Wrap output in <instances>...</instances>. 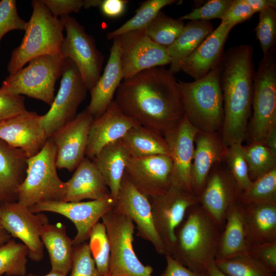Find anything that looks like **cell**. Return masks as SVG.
<instances>
[{
    "instance_id": "1",
    "label": "cell",
    "mask_w": 276,
    "mask_h": 276,
    "mask_svg": "<svg viewBox=\"0 0 276 276\" xmlns=\"http://www.w3.org/2000/svg\"><path fill=\"white\" fill-rule=\"evenodd\" d=\"M114 100L139 124L163 136L185 116L178 81L163 66L145 70L123 79Z\"/></svg>"
},
{
    "instance_id": "2",
    "label": "cell",
    "mask_w": 276,
    "mask_h": 276,
    "mask_svg": "<svg viewBox=\"0 0 276 276\" xmlns=\"http://www.w3.org/2000/svg\"><path fill=\"white\" fill-rule=\"evenodd\" d=\"M253 48H230L218 64L224 110L222 140L228 147L242 144L246 136L252 106L255 75Z\"/></svg>"
},
{
    "instance_id": "3",
    "label": "cell",
    "mask_w": 276,
    "mask_h": 276,
    "mask_svg": "<svg viewBox=\"0 0 276 276\" xmlns=\"http://www.w3.org/2000/svg\"><path fill=\"white\" fill-rule=\"evenodd\" d=\"M221 231L198 202L188 210L176 229L175 242L170 255L190 270L208 274V268L215 259Z\"/></svg>"
},
{
    "instance_id": "4",
    "label": "cell",
    "mask_w": 276,
    "mask_h": 276,
    "mask_svg": "<svg viewBox=\"0 0 276 276\" xmlns=\"http://www.w3.org/2000/svg\"><path fill=\"white\" fill-rule=\"evenodd\" d=\"M178 85L185 114L190 122L199 130L218 132L224 119L218 65L201 79L179 80Z\"/></svg>"
},
{
    "instance_id": "5",
    "label": "cell",
    "mask_w": 276,
    "mask_h": 276,
    "mask_svg": "<svg viewBox=\"0 0 276 276\" xmlns=\"http://www.w3.org/2000/svg\"><path fill=\"white\" fill-rule=\"evenodd\" d=\"M33 12L22 41L12 51L7 70L10 74L23 67L32 59L45 55H61L64 27L41 0L32 1Z\"/></svg>"
},
{
    "instance_id": "6",
    "label": "cell",
    "mask_w": 276,
    "mask_h": 276,
    "mask_svg": "<svg viewBox=\"0 0 276 276\" xmlns=\"http://www.w3.org/2000/svg\"><path fill=\"white\" fill-rule=\"evenodd\" d=\"M57 149L48 139L36 155L27 159L26 177L20 186L17 202L30 208L37 203L62 200L65 182L59 177L56 167Z\"/></svg>"
},
{
    "instance_id": "7",
    "label": "cell",
    "mask_w": 276,
    "mask_h": 276,
    "mask_svg": "<svg viewBox=\"0 0 276 276\" xmlns=\"http://www.w3.org/2000/svg\"><path fill=\"white\" fill-rule=\"evenodd\" d=\"M64 58L61 55L36 57L27 66L10 74L3 81L0 92L26 95L51 106L57 80L61 76Z\"/></svg>"
},
{
    "instance_id": "8",
    "label": "cell",
    "mask_w": 276,
    "mask_h": 276,
    "mask_svg": "<svg viewBox=\"0 0 276 276\" xmlns=\"http://www.w3.org/2000/svg\"><path fill=\"white\" fill-rule=\"evenodd\" d=\"M275 50L264 55L254 78L252 114L248 129L250 143H264L276 128Z\"/></svg>"
},
{
    "instance_id": "9",
    "label": "cell",
    "mask_w": 276,
    "mask_h": 276,
    "mask_svg": "<svg viewBox=\"0 0 276 276\" xmlns=\"http://www.w3.org/2000/svg\"><path fill=\"white\" fill-rule=\"evenodd\" d=\"M101 220L108 235L110 246L109 274L112 276H152L153 269L145 265L133 249L135 226L127 216L113 210Z\"/></svg>"
},
{
    "instance_id": "10",
    "label": "cell",
    "mask_w": 276,
    "mask_h": 276,
    "mask_svg": "<svg viewBox=\"0 0 276 276\" xmlns=\"http://www.w3.org/2000/svg\"><path fill=\"white\" fill-rule=\"evenodd\" d=\"M60 17L66 33L61 43L60 54L75 63L90 91L101 76L104 57L97 49L93 36L74 17L69 15Z\"/></svg>"
},
{
    "instance_id": "11",
    "label": "cell",
    "mask_w": 276,
    "mask_h": 276,
    "mask_svg": "<svg viewBox=\"0 0 276 276\" xmlns=\"http://www.w3.org/2000/svg\"><path fill=\"white\" fill-rule=\"evenodd\" d=\"M58 93L49 110L41 116L40 122L48 139L77 116L79 105L88 90L75 63L64 59Z\"/></svg>"
},
{
    "instance_id": "12",
    "label": "cell",
    "mask_w": 276,
    "mask_h": 276,
    "mask_svg": "<svg viewBox=\"0 0 276 276\" xmlns=\"http://www.w3.org/2000/svg\"><path fill=\"white\" fill-rule=\"evenodd\" d=\"M113 210L129 217L135 225L137 235L150 242L157 254L168 253L155 227L149 198L136 188L125 172Z\"/></svg>"
},
{
    "instance_id": "13",
    "label": "cell",
    "mask_w": 276,
    "mask_h": 276,
    "mask_svg": "<svg viewBox=\"0 0 276 276\" xmlns=\"http://www.w3.org/2000/svg\"><path fill=\"white\" fill-rule=\"evenodd\" d=\"M49 223L45 214L34 213L17 201L1 203L0 223L12 237L19 239L27 246L28 257L33 261L39 262L43 258L40 234Z\"/></svg>"
},
{
    "instance_id": "14",
    "label": "cell",
    "mask_w": 276,
    "mask_h": 276,
    "mask_svg": "<svg viewBox=\"0 0 276 276\" xmlns=\"http://www.w3.org/2000/svg\"><path fill=\"white\" fill-rule=\"evenodd\" d=\"M156 230L170 254L175 240V232L188 210L198 202L194 194L171 185L165 194L149 199Z\"/></svg>"
},
{
    "instance_id": "15",
    "label": "cell",
    "mask_w": 276,
    "mask_h": 276,
    "mask_svg": "<svg viewBox=\"0 0 276 276\" xmlns=\"http://www.w3.org/2000/svg\"><path fill=\"white\" fill-rule=\"evenodd\" d=\"M124 79L152 67L170 64L166 47L153 42L145 29L118 36Z\"/></svg>"
},
{
    "instance_id": "16",
    "label": "cell",
    "mask_w": 276,
    "mask_h": 276,
    "mask_svg": "<svg viewBox=\"0 0 276 276\" xmlns=\"http://www.w3.org/2000/svg\"><path fill=\"white\" fill-rule=\"evenodd\" d=\"M114 203V201L110 196L102 200L85 202L45 201L29 208L34 213L53 212L70 219L77 230L73 239V245L76 246L88 240L93 227L105 214L112 209Z\"/></svg>"
},
{
    "instance_id": "17",
    "label": "cell",
    "mask_w": 276,
    "mask_h": 276,
    "mask_svg": "<svg viewBox=\"0 0 276 276\" xmlns=\"http://www.w3.org/2000/svg\"><path fill=\"white\" fill-rule=\"evenodd\" d=\"M173 163L170 156H130L125 172L136 188L148 198L165 194L172 185Z\"/></svg>"
},
{
    "instance_id": "18",
    "label": "cell",
    "mask_w": 276,
    "mask_h": 276,
    "mask_svg": "<svg viewBox=\"0 0 276 276\" xmlns=\"http://www.w3.org/2000/svg\"><path fill=\"white\" fill-rule=\"evenodd\" d=\"M94 119L85 109L49 138L56 147L57 169L72 172L84 158L89 130Z\"/></svg>"
},
{
    "instance_id": "19",
    "label": "cell",
    "mask_w": 276,
    "mask_h": 276,
    "mask_svg": "<svg viewBox=\"0 0 276 276\" xmlns=\"http://www.w3.org/2000/svg\"><path fill=\"white\" fill-rule=\"evenodd\" d=\"M220 164L211 170L198 202L222 229L227 212L238 201L240 192L227 168Z\"/></svg>"
},
{
    "instance_id": "20",
    "label": "cell",
    "mask_w": 276,
    "mask_h": 276,
    "mask_svg": "<svg viewBox=\"0 0 276 276\" xmlns=\"http://www.w3.org/2000/svg\"><path fill=\"white\" fill-rule=\"evenodd\" d=\"M199 131L185 114L180 122L164 136L173 163L172 185L193 193L191 169L195 138Z\"/></svg>"
},
{
    "instance_id": "21",
    "label": "cell",
    "mask_w": 276,
    "mask_h": 276,
    "mask_svg": "<svg viewBox=\"0 0 276 276\" xmlns=\"http://www.w3.org/2000/svg\"><path fill=\"white\" fill-rule=\"evenodd\" d=\"M36 112L26 111L0 123V139L21 149L27 157L36 155L46 144L48 137Z\"/></svg>"
},
{
    "instance_id": "22",
    "label": "cell",
    "mask_w": 276,
    "mask_h": 276,
    "mask_svg": "<svg viewBox=\"0 0 276 276\" xmlns=\"http://www.w3.org/2000/svg\"><path fill=\"white\" fill-rule=\"evenodd\" d=\"M137 125L140 124L125 114L113 100L106 111L91 123L85 155L91 160L104 146L122 139Z\"/></svg>"
},
{
    "instance_id": "23",
    "label": "cell",
    "mask_w": 276,
    "mask_h": 276,
    "mask_svg": "<svg viewBox=\"0 0 276 276\" xmlns=\"http://www.w3.org/2000/svg\"><path fill=\"white\" fill-rule=\"evenodd\" d=\"M191 169V187L198 197L202 192L209 174L216 164L225 159L227 147L218 132L199 130L196 135Z\"/></svg>"
},
{
    "instance_id": "24",
    "label": "cell",
    "mask_w": 276,
    "mask_h": 276,
    "mask_svg": "<svg viewBox=\"0 0 276 276\" xmlns=\"http://www.w3.org/2000/svg\"><path fill=\"white\" fill-rule=\"evenodd\" d=\"M235 26L221 22L198 48L183 61L181 70L194 80L204 77L220 62L226 40Z\"/></svg>"
},
{
    "instance_id": "25",
    "label": "cell",
    "mask_w": 276,
    "mask_h": 276,
    "mask_svg": "<svg viewBox=\"0 0 276 276\" xmlns=\"http://www.w3.org/2000/svg\"><path fill=\"white\" fill-rule=\"evenodd\" d=\"M113 39L109 57L95 86L90 90V101L86 108L94 119L101 116L113 100L114 94L124 79L118 37Z\"/></svg>"
},
{
    "instance_id": "26",
    "label": "cell",
    "mask_w": 276,
    "mask_h": 276,
    "mask_svg": "<svg viewBox=\"0 0 276 276\" xmlns=\"http://www.w3.org/2000/svg\"><path fill=\"white\" fill-rule=\"evenodd\" d=\"M111 196L101 174L91 159L84 157L65 182L62 201L79 202L83 199L102 200Z\"/></svg>"
},
{
    "instance_id": "27",
    "label": "cell",
    "mask_w": 276,
    "mask_h": 276,
    "mask_svg": "<svg viewBox=\"0 0 276 276\" xmlns=\"http://www.w3.org/2000/svg\"><path fill=\"white\" fill-rule=\"evenodd\" d=\"M28 157L20 149L0 139V203L17 201L19 188L24 180Z\"/></svg>"
},
{
    "instance_id": "28",
    "label": "cell",
    "mask_w": 276,
    "mask_h": 276,
    "mask_svg": "<svg viewBox=\"0 0 276 276\" xmlns=\"http://www.w3.org/2000/svg\"><path fill=\"white\" fill-rule=\"evenodd\" d=\"M240 205L248 247L276 241V203Z\"/></svg>"
},
{
    "instance_id": "29",
    "label": "cell",
    "mask_w": 276,
    "mask_h": 276,
    "mask_svg": "<svg viewBox=\"0 0 276 276\" xmlns=\"http://www.w3.org/2000/svg\"><path fill=\"white\" fill-rule=\"evenodd\" d=\"M130 156L121 139L104 146L91 159L103 176L114 201Z\"/></svg>"
},
{
    "instance_id": "30",
    "label": "cell",
    "mask_w": 276,
    "mask_h": 276,
    "mask_svg": "<svg viewBox=\"0 0 276 276\" xmlns=\"http://www.w3.org/2000/svg\"><path fill=\"white\" fill-rule=\"evenodd\" d=\"M40 237L49 253L51 271L67 275L72 267L74 245L65 226L60 222L49 223L43 227Z\"/></svg>"
},
{
    "instance_id": "31",
    "label": "cell",
    "mask_w": 276,
    "mask_h": 276,
    "mask_svg": "<svg viewBox=\"0 0 276 276\" xmlns=\"http://www.w3.org/2000/svg\"><path fill=\"white\" fill-rule=\"evenodd\" d=\"M243 226L241 207L237 201L229 208L222 229L215 260H223L247 254L248 250Z\"/></svg>"
},
{
    "instance_id": "32",
    "label": "cell",
    "mask_w": 276,
    "mask_h": 276,
    "mask_svg": "<svg viewBox=\"0 0 276 276\" xmlns=\"http://www.w3.org/2000/svg\"><path fill=\"white\" fill-rule=\"evenodd\" d=\"M209 21H190L179 36L166 47L171 58L169 71L174 75L181 71L183 61L193 53L213 31Z\"/></svg>"
},
{
    "instance_id": "33",
    "label": "cell",
    "mask_w": 276,
    "mask_h": 276,
    "mask_svg": "<svg viewBox=\"0 0 276 276\" xmlns=\"http://www.w3.org/2000/svg\"><path fill=\"white\" fill-rule=\"evenodd\" d=\"M122 140L130 156L164 155L170 157L165 137L152 129L137 125L129 129Z\"/></svg>"
},
{
    "instance_id": "34",
    "label": "cell",
    "mask_w": 276,
    "mask_h": 276,
    "mask_svg": "<svg viewBox=\"0 0 276 276\" xmlns=\"http://www.w3.org/2000/svg\"><path fill=\"white\" fill-rule=\"evenodd\" d=\"M238 201L244 205L276 203V167L252 181Z\"/></svg>"
},
{
    "instance_id": "35",
    "label": "cell",
    "mask_w": 276,
    "mask_h": 276,
    "mask_svg": "<svg viewBox=\"0 0 276 276\" xmlns=\"http://www.w3.org/2000/svg\"><path fill=\"white\" fill-rule=\"evenodd\" d=\"M174 0H148L135 11V15L118 29L107 34L108 39L130 31L145 29L164 7L173 4Z\"/></svg>"
},
{
    "instance_id": "36",
    "label": "cell",
    "mask_w": 276,
    "mask_h": 276,
    "mask_svg": "<svg viewBox=\"0 0 276 276\" xmlns=\"http://www.w3.org/2000/svg\"><path fill=\"white\" fill-rule=\"evenodd\" d=\"M29 250L23 243L11 239L0 247V275L26 274Z\"/></svg>"
},
{
    "instance_id": "37",
    "label": "cell",
    "mask_w": 276,
    "mask_h": 276,
    "mask_svg": "<svg viewBox=\"0 0 276 276\" xmlns=\"http://www.w3.org/2000/svg\"><path fill=\"white\" fill-rule=\"evenodd\" d=\"M185 26L183 20L180 18H173L160 11L145 31L153 42L167 47L177 38Z\"/></svg>"
},
{
    "instance_id": "38",
    "label": "cell",
    "mask_w": 276,
    "mask_h": 276,
    "mask_svg": "<svg viewBox=\"0 0 276 276\" xmlns=\"http://www.w3.org/2000/svg\"><path fill=\"white\" fill-rule=\"evenodd\" d=\"M243 150L251 181L276 167V154L264 143H250Z\"/></svg>"
},
{
    "instance_id": "39",
    "label": "cell",
    "mask_w": 276,
    "mask_h": 276,
    "mask_svg": "<svg viewBox=\"0 0 276 276\" xmlns=\"http://www.w3.org/2000/svg\"><path fill=\"white\" fill-rule=\"evenodd\" d=\"M215 261L218 268L227 276H271L275 273L247 254Z\"/></svg>"
},
{
    "instance_id": "40",
    "label": "cell",
    "mask_w": 276,
    "mask_h": 276,
    "mask_svg": "<svg viewBox=\"0 0 276 276\" xmlns=\"http://www.w3.org/2000/svg\"><path fill=\"white\" fill-rule=\"evenodd\" d=\"M88 243L96 267L102 276L109 274L110 246L107 231L103 222H98L91 229Z\"/></svg>"
},
{
    "instance_id": "41",
    "label": "cell",
    "mask_w": 276,
    "mask_h": 276,
    "mask_svg": "<svg viewBox=\"0 0 276 276\" xmlns=\"http://www.w3.org/2000/svg\"><path fill=\"white\" fill-rule=\"evenodd\" d=\"M227 169L234 179L240 193L251 183L242 144H234L227 147L225 159Z\"/></svg>"
},
{
    "instance_id": "42",
    "label": "cell",
    "mask_w": 276,
    "mask_h": 276,
    "mask_svg": "<svg viewBox=\"0 0 276 276\" xmlns=\"http://www.w3.org/2000/svg\"><path fill=\"white\" fill-rule=\"evenodd\" d=\"M263 56L275 50L276 43V9L268 7L260 12L255 29Z\"/></svg>"
},
{
    "instance_id": "43",
    "label": "cell",
    "mask_w": 276,
    "mask_h": 276,
    "mask_svg": "<svg viewBox=\"0 0 276 276\" xmlns=\"http://www.w3.org/2000/svg\"><path fill=\"white\" fill-rule=\"evenodd\" d=\"M69 276H102L96 267L87 242L74 246Z\"/></svg>"
},
{
    "instance_id": "44",
    "label": "cell",
    "mask_w": 276,
    "mask_h": 276,
    "mask_svg": "<svg viewBox=\"0 0 276 276\" xmlns=\"http://www.w3.org/2000/svg\"><path fill=\"white\" fill-rule=\"evenodd\" d=\"M27 25L18 14L16 1H0V42L7 33L14 30L25 31Z\"/></svg>"
},
{
    "instance_id": "45",
    "label": "cell",
    "mask_w": 276,
    "mask_h": 276,
    "mask_svg": "<svg viewBox=\"0 0 276 276\" xmlns=\"http://www.w3.org/2000/svg\"><path fill=\"white\" fill-rule=\"evenodd\" d=\"M233 0H211L204 5L193 10L180 17L190 21H209L215 18L222 19Z\"/></svg>"
},
{
    "instance_id": "46",
    "label": "cell",
    "mask_w": 276,
    "mask_h": 276,
    "mask_svg": "<svg viewBox=\"0 0 276 276\" xmlns=\"http://www.w3.org/2000/svg\"><path fill=\"white\" fill-rule=\"evenodd\" d=\"M27 110L24 97L0 92V123Z\"/></svg>"
},
{
    "instance_id": "47",
    "label": "cell",
    "mask_w": 276,
    "mask_h": 276,
    "mask_svg": "<svg viewBox=\"0 0 276 276\" xmlns=\"http://www.w3.org/2000/svg\"><path fill=\"white\" fill-rule=\"evenodd\" d=\"M247 254L265 265L269 270L276 272V241L251 246Z\"/></svg>"
},
{
    "instance_id": "48",
    "label": "cell",
    "mask_w": 276,
    "mask_h": 276,
    "mask_svg": "<svg viewBox=\"0 0 276 276\" xmlns=\"http://www.w3.org/2000/svg\"><path fill=\"white\" fill-rule=\"evenodd\" d=\"M254 14L244 0H233L221 19V22L236 25L249 19Z\"/></svg>"
},
{
    "instance_id": "49",
    "label": "cell",
    "mask_w": 276,
    "mask_h": 276,
    "mask_svg": "<svg viewBox=\"0 0 276 276\" xmlns=\"http://www.w3.org/2000/svg\"><path fill=\"white\" fill-rule=\"evenodd\" d=\"M56 18L69 15L71 12H78L84 8V0H41Z\"/></svg>"
},
{
    "instance_id": "50",
    "label": "cell",
    "mask_w": 276,
    "mask_h": 276,
    "mask_svg": "<svg viewBox=\"0 0 276 276\" xmlns=\"http://www.w3.org/2000/svg\"><path fill=\"white\" fill-rule=\"evenodd\" d=\"M167 266L161 276H208L194 272L175 260L170 254L165 255Z\"/></svg>"
},
{
    "instance_id": "51",
    "label": "cell",
    "mask_w": 276,
    "mask_h": 276,
    "mask_svg": "<svg viewBox=\"0 0 276 276\" xmlns=\"http://www.w3.org/2000/svg\"><path fill=\"white\" fill-rule=\"evenodd\" d=\"M125 0H104L99 6L102 13L110 18H117L125 11L127 4Z\"/></svg>"
},
{
    "instance_id": "52",
    "label": "cell",
    "mask_w": 276,
    "mask_h": 276,
    "mask_svg": "<svg viewBox=\"0 0 276 276\" xmlns=\"http://www.w3.org/2000/svg\"><path fill=\"white\" fill-rule=\"evenodd\" d=\"M255 13L270 7L276 9L275 0H244Z\"/></svg>"
},
{
    "instance_id": "53",
    "label": "cell",
    "mask_w": 276,
    "mask_h": 276,
    "mask_svg": "<svg viewBox=\"0 0 276 276\" xmlns=\"http://www.w3.org/2000/svg\"><path fill=\"white\" fill-rule=\"evenodd\" d=\"M264 144L273 153L276 154V128L270 132Z\"/></svg>"
},
{
    "instance_id": "54",
    "label": "cell",
    "mask_w": 276,
    "mask_h": 276,
    "mask_svg": "<svg viewBox=\"0 0 276 276\" xmlns=\"http://www.w3.org/2000/svg\"><path fill=\"white\" fill-rule=\"evenodd\" d=\"M207 272L208 276H227L218 268L215 260L210 264Z\"/></svg>"
},
{
    "instance_id": "55",
    "label": "cell",
    "mask_w": 276,
    "mask_h": 276,
    "mask_svg": "<svg viewBox=\"0 0 276 276\" xmlns=\"http://www.w3.org/2000/svg\"><path fill=\"white\" fill-rule=\"evenodd\" d=\"M12 239L11 235L0 223V247Z\"/></svg>"
},
{
    "instance_id": "56",
    "label": "cell",
    "mask_w": 276,
    "mask_h": 276,
    "mask_svg": "<svg viewBox=\"0 0 276 276\" xmlns=\"http://www.w3.org/2000/svg\"><path fill=\"white\" fill-rule=\"evenodd\" d=\"M102 0H84V8L89 9L91 7H99Z\"/></svg>"
},
{
    "instance_id": "57",
    "label": "cell",
    "mask_w": 276,
    "mask_h": 276,
    "mask_svg": "<svg viewBox=\"0 0 276 276\" xmlns=\"http://www.w3.org/2000/svg\"><path fill=\"white\" fill-rule=\"evenodd\" d=\"M24 276H38V275H34L33 273H30L28 274H25ZM43 276H67V275H65L51 270V271L49 273H47V274Z\"/></svg>"
},
{
    "instance_id": "58",
    "label": "cell",
    "mask_w": 276,
    "mask_h": 276,
    "mask_svg": "<svg viewBox=\"0 0 276 276\" xmlns=\"http://www.w3.org/2000/svg\"><path fill=\"white\" fill-rule=\"evenodd\" d=\"M1 215V203H0V218Z\"/></svg>"
},
{
    "instance_id": "59",
    "label": "cell",
    "mask_w": 276,
    "mask_h": 276,
    "mask_svg": "<svg viewBox=\"0 0 276 276\" xmlns=\"http://www.w3.org/2000/svg\"><path fill=\"white\" fill-rule=\"evenodd\" d=\"M271 276H276L275 273H273Z\"/></svg>"
},
{
    "instance_id": "60",
    "label": "cell",
    "mask_w": 276,
    "mask_h": 276,
    "mask_svg": "<svg viewBox=\"0 0 276 276\" xmlns=\"http://www.w3.org/2000/svg\"><path fill=\"white\" fill-rule=\"evenodd\" d=\"M106 276H112V275H110V274H108V275H106Z\"/></svg>"
},
{
    "instance_id": "61",
    "label": "cell",
    "mask_w": 276,
    "mask_h": 276,
    "mask_svg": "<svg viewBox=\"0 0 276 276\" xmlns=\"http://www.w3.org/2000/svg\"><path fill=\"white\" fill-rule=\"evenodd\" d=\"M0 276H1V275H0Z\"/></svg>"
}]
</instances>
